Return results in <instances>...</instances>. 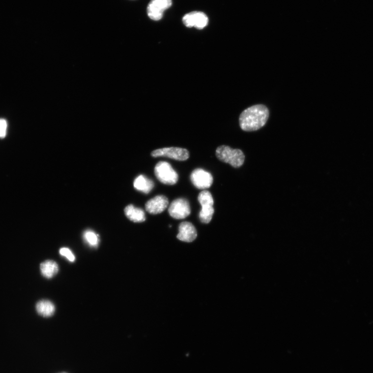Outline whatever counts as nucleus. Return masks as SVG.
<instances>
[{
  "label": "nucleus",
  "instance_id": "obj_1",
  "mask_svg": "<svg viewBox=\"0 0 373 373\" xmlns=\"http://www.w3.org/2000/svg\"><path fill=\"white\" fill-rule=\"evenodd\" d=\"M269 117V110L262 105H255L242 111L239 118L240 126L243 131L255 132L263 128Z\"/></svg>",
  "mask_w": 373,
  "mask_h": 373
},
{
  "label": "nucleus",
  "instance_id": "obj_2",
  "mask_svg": "<svg viewBox=\"0 0 373 373\" xmlns=\"http://www.w3.org/2000/svg\"><path fill=\"white\" fill-rule=\"evenodd\" d=\"M216 154L219 160L229 163L235 168H240L245 161L243 152L239 149H232L228 146H219L216 150Z\"/></svg>",
  "mask_w": 373,
  "mask_h": 373
},
{
  "label": "nucleus",
  "instance_id": "obj_3",
  "mask_svg": "<svg viewBox=\"0 0 373 373\" xmlns=\"http://www.w3.org/2000/svg\"><path fill=\"white\" fill-rule=\"evenodd\" d=\"M154 172L156 177L164 184L174 185L177 183L178 180L177 173L167 162H158L155 166Z\"/></svg>",
  "mask_w": 373,
  "mask_h": 373
},
{
  "label": "nucleus",
  "instance_id": "obj_4",
  "mask_svg": "<svg viewBox=\"0 0 373 373\" xmlns=\"http://www.w3.org/2000/svg\"><path fill=\"white\" fill-rule=\"evenodd\" d=\"M172 5V0H151L147 7V14L154 21L162 19L165 11Z\"/></svg>",
  "mask_w": 373,
  "mask_h": 373
},
{
  "label": "nucleus",
  "instance_id": "obj_5",
  "mask_svg": "<svg viewBox=\"0 0 373 373\" xmlns=\"http://www.w3.org/2000/svg\"><path fill=\"white\" fill-rule=\"evenodd\" d=\"M168 212L173 219H185L191 214L189 203L186 198H177L170 204Z\"/></svg>",
  "mask_w": 373,
  "mask_h": 373
},
{
  "label": "nucleus",
  "instance_id": "obj_6",
  "mask_svg": "<svg viewBox=\"0 0 373 373\" xmlns=\"http://www.w3.org/2000/svg\"><path fill=\"white\" fill-rule=\"evenodd\" d=\"M209 22V17L200 11L190 12L185 15L183 18V22L186 27H195L199 30L205 28Z\"/></svg>",
  "mask_w": 373,
  "mask_h": 373
},
{
  "label": "nucleus",
  "instance_id": "obj_7",
  "mask_svg": "<svg viewBox=\"0 0 373 373\" xmlns=\"http://www.w3.org/2000/svg\"><path fill=\"white\" fill-rule=\"evenodd\" d=\"M152 157H168L178 161H185L189 158V153L185 149L178 147H169L156 150L151 153Z\"/></svg>",
  "mask_w": 373,
  "mask_h": 373
},
{
  "label": "nucleus",
  "instance_id": "obj_8",
  "mask_svg": "<svg viewBox=\"0 0 373 373\" xmlns=\"http://www.w3.org/2000/svg\"><path fill=\"white\" fill-rule=\"evenodd\" d=\"M190 179L194 185L199 189L209 188L213 183L211 173L202 169L194 170L191 174Z\"/></svg>",
  "mask_w": 373,
  "mask_h": 373
},
{
  "label": "nucleus",
  "instance_id": "obj_9",
  "mask_svg": "<svg viewBox=\"0 0 373 373\" xmlns=\"http://www.w3.org/2000/svg\"><path fill=\"white\" fill-rule=\"evenodd\" d=\"M169 203V199L166 196L159 195L147 201L145 204V209L149 213L157 215L166 210Z\"/></svg>",
  "mask_w": 373,
  "mask_h": 373
},
{
  "label": "nucleus",
  "instance_id": "obj_10",
  "mask_svg": "<svg viewBox=\"0 0 373 373\" xmlns=\"http://www.w3.org/2000/svg\"><path fill=\"white\" fill-rule=\"evenodd\" d=\"M179 233L177 236L181 241L190 242L197 237V231L194 225L189 222H181L179 225Z\"/></svg>",
  "mask_w": 373,
  "mask_h": 373
},
{
  "label": "nucleus",
  "instance_id": "obj_11",
  "mask_svg": "<svg viewBox=\"0 0 373 373\" xmlns=\"http://www.w3.org/2000/svg\"><path fill=\"white\" fill-rule=\"evenodd\" d=\"M125 213L127 218L134 222H143L146 220L144 211L132 204L129 205L125 208Z\"/></svg>",
  "mask_w": 373,
  "mask_h": 373
},
{
  "label": "nucleus",
  "instance_id": "obj_12",
  "mask_svg": "<svg viewBox=\"0 0 373 373\" xmlns=\"http://www.w3.org/2000/svg\"><path fill=\"white\" fill-rule=\"evenodd\" d=\"M134 187L138 191L145 194H149L154 187V181L141 175L138 176L134 181Z\"/></svg>",
  "mask_w": 373,
  "mask_h": 373
},
{
  "label": "nucleus",
  "instance_id": "obj_13",
  "mask_svg": "<svg viewBox=\"0 0 373 373\" xmlns=\"http://www.w3.org/2000/svg\"><path fill=\"white\" fill-rule=\"evenodd\" d=\"M41 273L45 278H53L59 271V266L53 260H46L41 264Z\"/></svg>",
  "mask_w": 373,
  "mask_h": 373
},
{
  "label": "nucleus",
  "instance_id": "obj_14",
  "mask_svg": "<svg viewBox=\"0 0 373 373\" xmlns=\"http://www.w3.org/2000/svg\"><path fill=\"white\" fill-rule=\"evenodd\" d=\"M36 309L40 316L49 317L54 314L55 306L53 302L49 300H43L37 303Z\"/></svg>",
  "mask_w": 373,
  "mask_h": 373
},
{
  "label": "nucleus",
  "instance_id": "obj_15",
  "mask_svg": "<svg viewBox=\"0 0 373 373\" xmlns=\"http://www.w3.org/2000/svg\"><path fill=\"white\" fill-rule=\"evenodd\" d=\"M83 239L86 243L91 247L96 248L99 244L100 239L98 234L92 230H88L85 231L83 234Z\"/></svg>",
  "mask_w": 373,
  "mask_h": 373
},
{
  "label": "nucleus",
  "instance_id": "obj_16",
  "mask_svg": "<svg viewBox=\"0 0 373 373\" xmlns=\"http://www.w3.org/2000/svg\"><path fill=\"white\" fill-rule=\"evenodd\" d=\"M198 201L202 207H212L214 199L211 193L209 191H203L198 196Z\"/></svg>",
  "mask_w": 373,
  "mask_h": 373
},
{
  "label": "nucleus",
  "instance_id": "obj_17",
  "mask_svg": "<svg viewBox=\"0 0 373 373\" xmlns=\"http://www.w3.org/2000/svg\"><path fill=\"white\" fill-rule=\"evenodd\" d=\"M214 213L213 206L209 207H202V210L199 212L198 217L201 222L203 223H209L211 222Z\"/></svg>",
  "mask_w": 373,
  "mask_h": 373
},
{
  "label": "nucleus",
  "instance_id": "obj_18",
  "mask_svg": "<svg viewBox=\"0 0 373 373\" xmlns=\"http://www.w3.org/2000/svg\"><path fill=\"white\" fill-rule=\"evenodd\" d=\"M59 253L61 255L66 257L69 262H74L75 260V256L73 254L72 251L68 248H61Z\"/></svg>",
  "mask_w": 373,
  "mask_h": 373
},
{
  "label": "nucleus",
  "instance_id": "obj_19",
  "mask_svg": "<svg viewBox=\"0 0 373 373\" xmlns=\"http://www.w3.org/2000/svg\"><path fill=\"white\" fill-rule=\"evenodd\" d=\"M6 130V121L4 119H0V137L3 138L5 136Z\"/></svg>",
  "mask_w": 373,
  "mask_h": 373
},
{
  "label": "nucleus",
  "instance_id": "obj_20",
  "mask_svg": "<svg viewBox=\"0 0 373 373\" xmlns=\"http://www.w3.org/2000/svg\"></svg>",
  "mask_w": 373,
  "mask_h": 373
}]
</instances>
